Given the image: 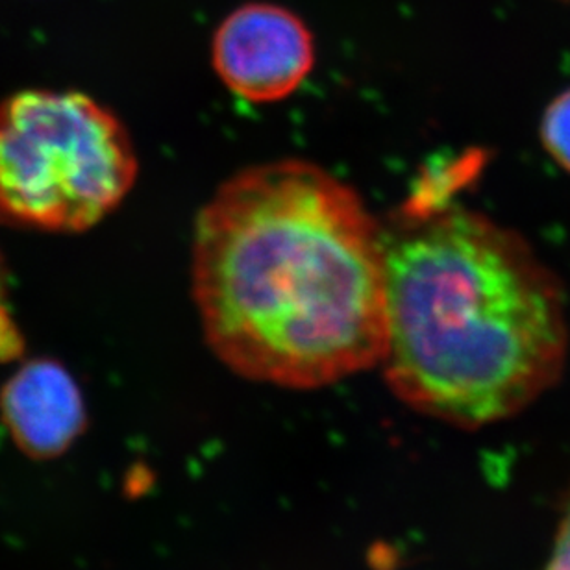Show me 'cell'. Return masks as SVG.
Wrapping results in <instances>:
<instances>
[{
	"instance_id": "cell-8",
	"label": "cell",
	"mask_w": 570,
	"mask_h": 570,
	"mask_svg": "<svg viewBox=\"0 0 570 570\" xmlns=\"http://www.w3.org/2000/svg\"><path fill=\"white\" fill-rule=\"evenodd\" d=\"M544 570H570V504L561 522L560 532L556 538L552 558Z\"/></svg>"
},
{
	"instance_id": "cell-4",
	"label": "cell",
	"mask_w": 570,
	"mask_h": 570,
	"mask_svg": "<svg viewBox=\"0 0 570 570\" xmlns=\"http://www.w3.org/2000/svg\"><path fill=\"white\" fill-rule=\"evenodd\" d=\"M212 61L220 82L239 99L273 105L289 99L315 66L306 22L284 6H239L215 30Z\"/></svg>"
},
{
	"instance_id": "cell-1",
	"label": "cell",
	"mask_w": 570,
	"mask_h": 570,
	"mask_svg": "<svg viewBox=\"0 0 570 570\" xmlns=\"http://www.w3.org/2000/svg\"><path fill=\"white\" fill-rule=\"evenodd\" d=\"M193 298L232 373L318 390L385 348V228L354 187L306 159L242 169L198 212Z\"/></svg>"
},
{
	"instance_id": "cell-2",
	"label": "cell",
	"mask_w": 570,
	"mask_h": 570,
	"mask_svg": "<svg viewBox=\"0 0 570 570\" xmlns=\"http://www.w3.org/2000/svg\"><path fill=\"white\" fill-rule=\"evenodd\" d=\"M380 367L406 406L454 426L513 417L554 387L569 352L566 295L532 245L474 209L385 228Z\"/></svg>"
},
{
	"instance_id": "cell-6",
	"label": "cell",
	"mask_w": 570,
	"mask_h": 570,
	"mask_svg": "<svg viewBox=\"0 0 570 570\" xmlns=\"http://www.w3.org/2000/svg\"><path fill=\"white\" fill-rule=\"evenodd\" d=\"M539 138L550 158L570 173V88L547 106L541 117Z\"/></svg>"
},
{
	"instance_id": "cell-3",
	"label": "cell",
	"mask_w": 570,
	"mask_h": 570,
	"mask_svg": "<svg viewBox=\"0 0 570 570\" xmlns=\"http://www.w3.org/2000/svg\"><path fill=\"white\" fill-rule=\"evenodd\" d=\"M136 175L132 139L88 95L32 89L0 102V219L82 232L121 204Z\"/></svg>"
},
{
	"instance_id": "cell-7",
	"label": "cell",
	"mask_w": 570,
	"mask_h": 570,
	"mask_svg": "<svg viewBox=\"0 0 570 570\" xmlns=\"http://www.w3.org/2000/svg\"><path fill=\"white\" fill-rule=\"evenodd\" d=\"M22 337L16 321L11 317V309L6 298L4 276L0 269V362H8L21 356Z\"/></svg>"
},
{
	"instance_id": "cell-5",
	"label": "cell",
	"mask_w": 570,
	"mask_h": 570,
	"mask_svg": "<svg viewBox=\"0 0 570 570\" xmlns=\"http://www.w3.org/2000/svg\"><path fill=\"white\" fill-rule=\"evenodd\" d=\"M0 412L19 449L32 458H55L86 426L82 391L63 365L33 360L2 387Z\"/></svg>"
}]
</instances>
